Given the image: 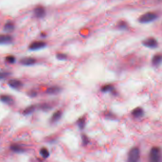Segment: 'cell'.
<instances>
[{
	"label": "cell",
	"instance_id": "6da1fadb",
	"mask_svg": "<svg viewBox=\"0 0 162 162\" xmlns=\"http://www.w3.org/2000/svg\"><path fill=\"white\" fill-rule=\"evenodd\" d=\"M157 18V15L153 12H148L141 15L139 18V22L142 23H146L155 21Z\"/></svg>",
	"mask_w": 162,
	"mask_h": 162
},
{
	"label": "cell",
	"instance_id": "7a4b0ae2",
	"mask_svg": "<svg viewBox=\"0 0 162 162\" xmlns=\"http://www.w3.org/2000/svg\"><path fill=\"white\" fill-rule=\"evenodd\" d=\"M161 150L158 147H153L149 153V159L153 162H158L161 159Z\"/></svg>",
	"mask_w": 162,
	"mask_h": 162
},
{
	"label": "cell",
	"instance_id": "3957f363",
	"mask_svg": "<svg viewBox=\"0 0 162 162\" xmlns=\"http://www.w3.org/2000/svg\"><path fill=\"white\" fill-rule=\"evenodd\" d=\"M140 158L139 150L137 147H134L130 150L128 155L129 161L131 162H137Z\"/></svg>",
	"mask_w": 162,
	"mask_h": 162
},
{
	"label": "cell",
	"instance_id": "277c9868",
	"mask_svg": "<svg viewBox=\"0 0 162 162\" xmlns=\"http://www.w3.org/2000/svg\"><path fill=\"white\" fill-rule=\"evenodd\" d=\"M46 45L45 42L42 41H34L30 45V50L31 51H36L44 48Z\"/></svg>",
	"mask_w": 162,
	"mask_h": 162
},
{
	"label": "cell",
	"instance_id": "5b68a950",
	"mask_svg": "<svg viewBox=\"0 0 162 162\" xmlns=\"http://www.w3.org/2000/svg\"><path fill=\"white\" fill-rule=\"evenodd\" d=\"M143 45L149 48H155L158 46L157 40L155 38H147L143 41Z\"/></svg>",
	"mask_w": 162,
	"mask_h": 162
},
{
	"label": "cell",
	"instance_id": "8992f818",
	"mask_svg": "<svg viewBox=\"0 0 162 162\" xmlns=\"http://www.w3.org/2000/svg\"><path fill=\"white\" fill-rule=\"evenodd\" d=\"M34 14L35 16L38 18H42L45 16L46 11L44 8L41 6H38L34 9Z\"/></svg>",
	"mask_w": 162,
	"mask_h": 162
},
{
	"label": "cell",
	"instance_id": "52a82bcc",
	"mask_svg": "<svg viewBox=\"0 0 162 162\" xmlns=\"http://www.w3.org/2000/svg\"><path fill=\"white\" fill-rule=\"evenodd\" d=\"M36 60L35 58L31 57L24 58L21 59L20 63L22 65L25 66H30L36 63Z\"/></svg>",
	"mask_w": 162,
	"mask_h": 162
},
{
	"label": "cell",
	"instance_id": "ba28073f",
	"mask_svg": "<svg viewBox=\"0 0 162 162\" xmlns=\"http://www.w3.org/2000/svg\"><path fill=\"white\" fill-rule=\"evenodd\" d=\"M8 84L11 88L14 89H21L23 86V84L22 82L17 79H11L8 82Z\"/></svg>",
	"mask_w": 162,
	"mask_h": 162
},
{
	"label": "cell",
	"instance_id": "9c48e42d",
	"mask_svg": "<svg viewBox=\"0 0 162 162\" xmlns=\"http://www.w3.org/2000/svg\"><path fill=\"white\" fill-rule=\"evenodd\" d=\"M12 40V36L8 35H0V44H5L11 43Z\"/></svg>",
	"mask_w": 162,
	"mask_h": 162
},
{
	"label": "cell",
	"instance_id": "30bf717a",
	"mask_svg": "<svg viewBox=\"0 0 162 162\" xmlns=\"http://www.w3.org/2000/svg\"><path fill=\"white\" fill-rule=\"evenodd\" d=\"M61 89L60 87L57 86H53L48 88L46 90V93L51 95H55L61 92Z\"/></svg>",
	"mask_w": 162,
	"mask_h": 162
},
{
	"label": "cell",
	"instance_id": "8fae6325",
	"mask_svg": "<svg viewBox=\"0 0 162 162\" xmlns=\"http://www.w3.org/2000/svg\"><path fill=\"white\" fill-rule=\"evenodd\" d=\"M132 114L136 118H141L144 115V110L141 107H137L133 110Z\"/></svg>",
	"mask_w": 162,
	"mask_h": 162
},
{
	"label": "cell",
	"instance_id": "7c38bea8",
	"mask_svg": "<svg viewBox=\"0 0 162 162\" xmlns=\"http://www.w3.org/2000/svg\"><path fill=\"white\" fill-rule=\"evenodd\" d=\"M1 100L2 102L8 104V105H12L13 104V102H14L13 98L12 97L9 95H2L1 97Z\"/></svg>",
	"mask_w": 162,
	"mask_h": 162
},
{
	"label": "cell",
	"instance_id": "4fadbf2b",
	"mask_svg": "<svg viewBox=\"0 0 162 162\" xmlns=\"http://www.w3.org/2000/svg\"><path fill=\"white\" fill-rule=\"evenodd\" d=\"M62 116V112L60 110L55 112L51 118V122L52 123H56L61 119Z\"/></svg>",
	"mask_w": 162,
	"mask_h": 162
},
{
	"label": "cell",
	"instance_id": "5bb4252c",
	"mask_svg": "<svg viewBox=\"0 0 162 162\" xmlns=\"http://www.w3.org/2000/svg\"><path fill=\"white\" fill-rule=\"evenodd\" d=\"M161 62H162V56L161 55L157 54L154 56L153 58L152 62L153 66L157 67L159 66L161 64Z\"/></svg>",
	"mask_w": 162,
	"mask_h": 162
},
{
	"label": "cell",
	"instance_id": "9a60e30c",
	"mask_svg": "<svg viewBox=\"0 0 162 162\" xmlns=\"http://www.w3.org/2000/svg\"><path fill=\"white\" fill-rule=\"evenodd\" d=\"M10 148L12 151L15 153H21L24 152V149H23L21 146L17 145V144H13V145H12Z\"/></svg>",
	"mask_w": 162,
	"mask_h": 162
},
{
	"label": "cell",
	"instance_id": "2e32d148",
	"mask_svg": "<svg viewBox=\"0 0 162 162\" xmlns=\"http://www.w3.org/2000/svg\"><path fill=\"white\" fill-rule=\"evenodd\" d=\"M35 110V106H33V105L29 106L23 111V114L25 115V116L29 115V114L33 112Z\"/></svg>",
	"mask_w": 162,
	"mask_h": 162
},
{
	"label": "cell",
	"instance_id": "e0dca14e",
	"mask_svg": "<svg viewBox=\"0 0 162 162\" xmlns=\"http://www.w3.org/2000/svg\"><path fill=\"white\" fill-rule=\"evenodd\" d=\"M114 90V86L111 85H107L103 86L101 91L103 92H112Z\"/></svg>",
	"mask_w": 162,
	"mask_h": 162
},
{
	"label": "cell",
	"instance_id": "ac0fdd59",
	"mask_svg": "<svg viewBox=\"0 0 162 162\" xmlns=\"http://www.w3.org/2000/svg\"><path fill=\"white\" fill-rule=\"evenodd\" d=\"M40 155L44 158H47L49 157L50 156V153L49 151L47 148L45 147H42L40 151Z\"/></svg>",
	"mask_w": 162,
	"mask_h": 162
},
{
	"label": "cell",
	"instance_id": "d6986e66",
	"mask_svg": "<svg viewBox=\"0 0 162 162\" xmlns=\"http://www.w3.org/2000/svg\"><path fill=\"white\" fill-rule=\"evenodd\" d=\"M14 29V24L12 23L11 22H8L6 23L5 24V27H4V29L5 31L10 32V31H12Z\"/></svg>",
	"mask_w": 162,
	"mask_h": 162
},
{
	"label": "cell",
	"instance_id": "ffe728a7",
	"mask_svg": "<svg viewBox=\"0 0 162 162\" xmlns=\"http://www.w3.org/2000/svg\"><path fill=\"white\" fill-rule=\"evenodd\" d=\"M128 27V24L124 21H120L117 25V28L120 30H126Z\"/></svg>",
	"mask_w": 162,
	"mask_h": 162
},
{
	"label": "cell",
	"instance_id": "44dd1931",
	"mask_svg": "<svg viewBox=\"0 0 162 162\" xmlns=\"http://www.w3.org/2000/svg\"><path fill=\"white\" fill-rule=\"evenodd\" d=\"M85 124V119L84 118H79L78 120V122H77V124H78V126H79V129H83L84 128Z\"/></svg>",
	"mask_w": 162,
	"mask_h": 162
},
{
	"label": "cell",
	"instance_id": "7402d4cb",
	"mask_svg": "<svg viewBox=\"0 0 162 162\" xmlns=\"http://www.w3.org/2000/svg\"><path fill=\"white\" fill-rule=\"evenodd\" d=\"M56 57L58 60L63 61L67 59V56L64 53H58L57 54Z\"/></svg>",
	"mask_w": 162,
	"mask_h": 162
},
{
	"label": "cell",
	"instance_id": "603a6c76",
	"mask_svg": "<svg viewBox=\"0 0 162 162\" xmlns=\"http://www.w3.org/2000/svg\"><path fill=\"white\" fill-rule=\"evenodd\" d=\"M10 75V73H9V72H0V79H5V78L8 77Z\"/></svg>",
	"mask_w": 162,
	"mask_h": 162
},
{
	"label": "cell",
	"instance_id": "cb8c5ba5",
	"mask_svg": "<svg viewBox=\"0 0 162 162\" xmlns=\"http://www.w3.org/2000/svg\"><path fill=\"white\" fill-rule=\"evenodd\" d=\"M6 61L10 63H13L15 62V58L13 56L10 55V56H8L6 58Z\"/></svg>",
	"mask_w": 162,
	"mask_h": 162
},
{
	"label": "cell",
	"instance_id": "d4e9b609",
	"mask_svg": "<svg viewBox=\"0 0 162 162\" xmlns=\"http://www.w3.org/2000/svg\"><path fill=\"white\" fill-rule=\"evenodd\" d=\"M41 108L42 110H44V111H48V110L51 109V106H49V105H48V104H45L41 105Z\"/></svg>",
	"mask_w": 162,
	"mask_h": 162
},
{
	"label": "cell",
	"instance_id": "484cf974",
	"mask_svg": "<svg viewBox=\"0 0 162 162\" xmlns=\"http://www.w3.org/2000/svg\"><path fill=\"white\" fill-rule=\"evenodd\" d=\"M29 96L31 97H36L37 95V93L35 91L31 90L28 93Z\"/></svg>",
	"mask_w": 162,
	"mask_h": 162
},
{
	"label": "cell",
	"instance_id": "4316f807",
	"mask_svg": "<svg viewBox=\"0 0 162 162\" xmlns=\"http://www.w3.org/2000/svg\"><path fill=\"white\" fill-rule=\"evenodd\" d=\"M82 139L83 143L84 145H86L88 144L89 142V140H88V137L87 136H86V135H83L82 136Z\"/></svg>",
	"mask_w": 162,
	"mask_h": 162
}]
</instances>
